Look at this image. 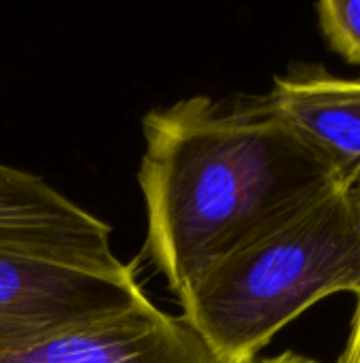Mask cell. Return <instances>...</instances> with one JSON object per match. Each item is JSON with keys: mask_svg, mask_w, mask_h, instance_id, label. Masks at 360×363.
Instances as JSON below:
<instances>
[{"mask_svg": "<svg viewBox=\"0 0 360 363\" xmlns=\"http://www.w3.org/2000/svg\"><path fill=\"white\" fill-rule=\"evenodd\" d=\"M142 136L144 253L176 298L272 219L342 183L265 94L191 96L153 108Z\"/></svg>", "mask_w": 360, "mask_h": 363, "instance_id": "1", "label": "cell"}, {"mask_svg": "<svg viewBox=\"0 0 360 363\" xmlns=\"http://www.w3.org/2000/svg\"><path fill=\"white\" fill-rule=\"evenodd\" d=\"M360 294V206L335 183L208 266L180 315L223 363H255L278 332L329 296Z\"/></svg>", "mask_w": 360, "mask_h": 363, "instance_id": "2", "label": "cell"}, {"mask_svg": "<svg viewBox=\"0 0 360 363\" xmlns=\"http://www.w3.org/2000/svg\"><path fill=\"white\" fill-rule=\"evenodd\" d=\"M146 294L134 266L0 247V359L121 313Z\"/></svg>", "mask_w": 360, "mask_h": 363, "instance_id": "3", "label": "cell"}, {"mask_svg": "<svg viewBox=\"0 0 360 363\" xmlns=\"http://www.w3.org/2000/svg\"><path fill=\"white\" fill-rule=\"evenodd\" d=\"M0 363H223L182 315L149 298L62 332Z\"/></svg>", "mask_w": 360, "mask_h": 363, "instance_id": "4", "label": "cell"}, {"mask_svg": "<svg viewBox=\"0 0 360 363\" xmlns=\"http://www.w3.org/2000/svg\"><path fill=\"white\" fill-rule=\"evenodd\" d=\"M276 115L329 160L344 185L360 174V79L320 62L291 64L265 94Z\"/></svg>", "mask_w": 360, "mask_h": 363, "instance_id": "5", "label": "cell"}, {"mask_svg": "<svg viewBox=\"0 0 360 363\" xmlns=\"http://www.w3.org/2000/svg\"><path fill=\"white\" fill-rule=\"evenodd\" d=\"M112 228L42 177L0 164V247L81 259H117Z\"/></svg>", "mask_w": 360, "mask_h": 363, "instance_id": "6", "label": "cell"}, {"mask_svg": "<svg viewBox=\"0 0 360 363\" xmlns=\"http://www.w3.org/2000/svg\"><path fill=\"white\" fill-rule=\"evenodd\" d=\"M316 15L331 49L360 66V0H323L316 4Z\"/></svg>", "mask_w": 360, "mask_h": 363, "instance_id": "7", "label": "cell"}, {"mask_svg": "<svg viewBox=\"0 0 360 363\" xmlns=\"http://www.w3.org/2000/svg\"><path fill=\"white\" fill-rule=\"evenodd\" d=\"M356 298H359V302H356V311L352 317L350 334H348L346 347H344L337 363H360V294Z\"/></svg>", "mask_w": 360, "mask_h": 363, "instance_id": "8", "label": "cell"}, {"mask_svg": "<svg viewBox=\"0 0 360 363\" xmlns=\"http://www.w3.org/2000/svg\"><path fill=\"white\" fill-rule=\"evenodd\" d=\"M259 363H320L308 355H301V353H295V351H284L276 357H269V359H263Z\"/></svg>", "mask_w": 360, "mask_h": 363, "instance_id": "9", "label": "cell"}, {"mask_svg": "<svg viewBox=\"0 0 360 363\" xmlns=\"http://www.w3.org/2000/svg\"><path fill=\"white\" fill-rule=\"evenodd\" d=\"M350 189H352V194H354V198H356V202H359V206H360V174H359V179L350 185Z\"/></svg>", "mask_w": 360, "mask_h": 363, "instance_id": "10", "label": "cell"}]
</instances>
